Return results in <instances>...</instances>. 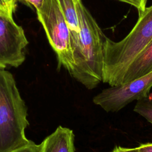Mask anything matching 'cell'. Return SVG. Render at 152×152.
Wrapping results in <instances>:
<instances>
[{"label": "cell", "instance_id": "obj_14", "mask_svg": "<svg viewBox=\"0 0 152 152\" xmlns=\"http://www.w3.org/2000/svg\"><path fill=\"white\" fill-rule=\"evenodd\" d=\"M0 12L12 17L13 11L10 8L4 0H0Z\"/></svg>", "mask_w": 152, "mask_h": 152}, {"label": "cell", "instance_id": "obj_15", "mask_svg": "<svg viewBox=\"0 0 152 152\" xmlns=\"http://www.w3.org/2000/svg\"><path fill=\"white\" fill-rule=\"evenodd\" d=\"M111 152H138L136 148H126L121 146H115Z\"/></svg>", "mask_w": 152, "mask_h": 152}, {"label": "cell", "instance_id": "obj_3", "mask_svg": "<svg viewBox=\"0 0 152 152\" xmlns=\"http://www.w3.org/2000/svg\"><path fill=\"white\" fill-rule=\"evenodd\" d=\"M27 116V107L13 75L0 68V152H10L29 143L25 134Z\"/></svg>", "mask_w": 152, "mask_h": 152}, {"label": "cell", "instance_id": "obj_12", "mask_svg": "<svg viewBox=\"0 0 152 152\" xmlns=\"http://www.w3.org/2000/svg\"><path fill=\"white\" fill-rule=\"evenodd\" d=\"M10 152H39V145L35 144L30 140L27 144Z\"/></svg>", "mask_w": 152, "mask_h": 152}, {"label": "cell", "instance_id": "obj_11", "mask_svg": "<svg viewBox=\"0 0 152 152\" xmlns=\"http://www.w3.org/2000/svg\"><path fill=\"white\" fill-rule=\"evenodd\" d=\"M121 2L128 4L134 7L138 12V15L142 13L146 9L147 0H119Z\"/></svg>", "mask_w": 152, "mask_h": 152}, {"label": "cell", "instance_id": "obj_9", "mask_svg": "<svg viewBox=\"0 0 152 152\" xmlns=\"http://www.w3.org/2000/svg\"><path fill=\"white\" fill-rule=\"evenodd\" d=\"M152 71V40L130 64L121 80L124 84Z\"/></svg>", "mask_w": 152, "mask_h": 152}, {"label": "cell", "instance_id": "obj_16", "mask_svg": "<svg viewBox=\"0 0 152 152\" xmlns=\"http://www.w3.org/2000/svg\"><path fill=\"white\" fill-rule=\"evenodd\" d=\"M137 148L138 152H152V142L140 144Z\"/></svg>", "mask_w": 152, "mask_h": 152}, {"label": "cell", "instance_id": "obj_6", "mask_svg": "<svg viewBox=\"0 0 152 152\" xmlns=\"http://www.w3.org/2000/svg\"><path fill=\"white\" fill-rule=\"evenodd\" d=\"M28 43L23 28L15 23L12 17L0 12V68L21 65Z\"/></svg>", "mask_w": 152, "mask_h": 152}, {"label": "cell", "instance_id": "obj_10", "mask_svg": "<svg viewBox=\"0 0 152 152\" xmlns=\"http://www.w3.org/2000/svg\"><path fill=\"white\" fill-rule=\"evenodd\" d=\"M134 111L152 124V94L137 100Z\"/></svg>", "mask_w": 152, "mask_h": 152}, {"label": "cell", "instance_id": "obj_4", "mask_svg": "<svg viewBox=\"0 0 152 152\" xmlns=\"http://www.w3.org/2000/svg\"><path fill=\"white\" fill-rule=\"evenodd\" d=\"M36 12L48 41L56 53L58 68L62 66L71 74L75 67V61L70 31L56 0H45L42 8Z\"/></svg>", "mask_w": 152, "mask_h": 152}, {"label": "cell", "instance_id": "obj_5", "mask_svg": "<svg viewBox=\"0 0 152 152\" xmlns=\"http://www.w3.org/2000/svg\"><path fill=\"white\" fill-rule=\"evenodd\" d=\"M152 87V71L128 83L103 90L95 96L93 103L107 112H116L134 100L150 94Z\"/></svg>", "mask_w": 152, "mask_h": 152}, {"label": "cell", "instance_id": "obj_7", "mask_svg": "<svg viewBox=\"0 0 152 152\" xmlns=\"http://www.w3.org/2000/svg\"><path fill=\"white\" fill-rule=\"evenodd\" d=\"M39 145V152H75L74 134L68 128L59 126Z\"/></svg>", "mask_w": 152, "mask_h": 152}, {"label": "cell", "instance_id": "obj_13", "mask_svg": "<svg viewBox=\"0 0 152 152\" xmlns=\"http://www.w3.org/2000/svg\"><path fill=\"white\" fill-rule=\"evenodd\" d=\"M17 1H20L24 2L25 4H27V5H31L33 6L36 8V11H37L42 8L45 0H17Z\"/></svg>", "mask_w": 152, "mask_h": 152}, {"label": "cell", "instance_id": "obj_2", "mask_svg": "<svg viewBox=\"0 0 152 152\" xmlns=\"http://www.w3.org/2000/svg\"><path fill=\"white\" fill-rule=\"evenodd\" d=\"M80 25V48L74 56L71 75L88 89L102 81L106 36L81 0L77 4Z\"/></svg>", "mask_w": 152, "mask_h": 152}, {"label": "cell", "instance_id": "obj_8", "mask_svg": "<svg viewBox=\"0 0 152 152\" xmlns=\"http://www.w3.org/2000/svg\"><path fill=\"white\" fill-rule=\"evenodd\" d=\"M78 0H56L70 31L73 57L80 48V25L77 10Z\"/></svg>", "mask_w": 152, "mask_h": 152}, {"label": "cell", "instance_id": "obj_17", "mask_svg": "<svg viewBox=\"0 0 152 152\" xmlns=\"http://www.w3.org/2000/svg\"><path fill=\"white\" fill-rule=\"evenodd\" d=\"M10 8L14 11L15 8V4L17 0H4Z\"/></svg>", "mask_w": 152, "mask_h": 152}, {"label": "cell", "instance_id": "obj_1", "mask_svg": "<svg viewBox=\"0 0 152 152\" xmlns=\"http://www.w3.org/2000/svg\"><path fill=\"white\" fill-rule=\"evenodd\" d=\"M152 40V5L138 15L131 31L121 40L106 36L102 82L110 86L121 84L130 64Z\"/></svg>", "mask_w": 152, "mask_h": 152}]
</instances>
